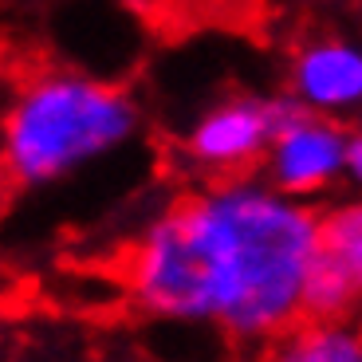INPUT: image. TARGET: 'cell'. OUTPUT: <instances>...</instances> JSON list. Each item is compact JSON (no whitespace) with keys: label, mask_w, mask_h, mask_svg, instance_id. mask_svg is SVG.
<instances>
[{"label":"cell","mask_w":362,"mask_h":362,"mask_svg":"<svg viewBox=\"0 0 362 362\" xmlns=\"http://www.w3.org/2000/svg\"><path fill=\"white\" fill-rule=\"evenodd\" d=\"M358 296V284L319 248L315 264L308 272V284H303V319L308 323H339L354 308Z\"/></svg>","instance_id":"52a82bcc"},{"label":"cell","mask_w":362,"mask_h":362,"mask_svg":"<svg viewBox=\"0 0 362 362\" xmlns=\"http://www.w3.org/2000/svg\"><path fill=\"white\" fill-rule=\"evenodd\" d=\"M323 213L268 181H225L173 201L127 260V288L150 315L217 323L240 343H268L303 319Z\"/></svg>","instance_id":"6da1fadb"},{"label":"cell","mask_w":362,"mask_h":362,"mask_svg":"<svg viewBox=\"0 0 362 362\" xmlns=\"http://www.w3.org/2000/svg\"><path fill=\"white\" fill-rule=\"evenodd\" d=\"M291 95L319 118L362 107V47L343 40L308 44L291 67Z\"/></svg>","instance_id":"5b68a950"},{"label":"cell","mask_w":362,"mask_h":362,"mask_svg":"<svg viewBox=\"0 0 362 362\" xmlns=\"http://www.w3.org/2000/svg\"><path fill=\"white\" fill-rule=\"evenodd\" d=\"M264 362H362V331L351 323H299L276 339Z\"/></svg>","instance_id":"8992f818"},{"label":"cell","mask_w":362,"mask_h":362,"mask_svg":"<svg viewBox=\"0 0 362 362\" xmlns=\"http://www.w3.org/2000/svg\"><path fill=\"white\" fill-rule=\"evenodd\" d=\"M319 240H323V252L331 256L362 291V197L327 209L323 225H319Z\"/></svg>","instance_id":"ba28073f"},{"label":"cell","mask_w":362,"mask_h":362,"mask_svg":"<svg viewBox=\"0 0 362 362\" xmlns=\"http://www.w3.org/2000/svg\"><path fill=\"white\" fill-rule=\"evenodd\" d=\"M276 142L268 99H225L209 107L189 130V154L205 170H245L256 158H268Z\"/></svg>","instance_id":"277c9868"},{"label":"cell","mask_w":362,"mask_h":362,"mask_svg":"<svg viewBox=\"0 0 362 362\" xmlns=\"http://www.w3.org/2000/svg\"><path fill=\"white\" fill-rule=\"evenodd\" d=\"M138 130L122 87L79 71H44L16 90L4 118V170L16 185H52L118 150Z\"/></svg>","instance_id":"7a4b0ae2"},{"label":"cell","mask_w":362,"mask_h":362,"mask_svg":"<svg viewBox=\"0 0 362 362\" xmlns=\"http://www.w3.org/2000/svg\"><path fill=\"white\" fill-rule=\"evenodd\" d=\"M346 142L351 134L319 115L280 130L268 150V185L296 201L327 189L339 173H346Z\"/></svg>","instance_id":"3957f363"},{"label":"cell","mask_w":362,"mask_h":362,"mask_svg":"<svg viewBox=\"0 0 362 362\" xmlns=\"http://www.w3.org/2000/svg\"><path fill=\"white\" fill-rule=\"evenodd\" d=\"M346 177L362 189V130L351 134V142H346Z\"/></svg>","instance_id":"9c48e42d"}]
</instances>
